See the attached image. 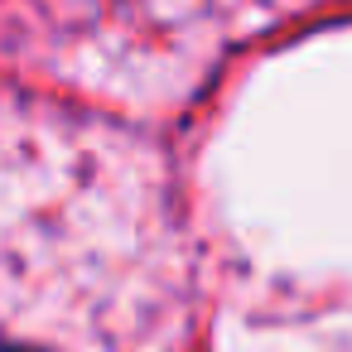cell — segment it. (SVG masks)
<instances>
[{
    "instance_id": "cell-1",
    "label": "cell",
    "mask_w": 352,
    "mask_h": 352,
    "mask_svg": "<svg viewBox=\"0 0 352 352\" xmlns=\"http://www.w3.org/2000/svg\"><path fill=\"white\" fill-rule=\"evenodd\" d=\"M0 352H20V347H0Z\"/></svg>"
}]
</instances>
